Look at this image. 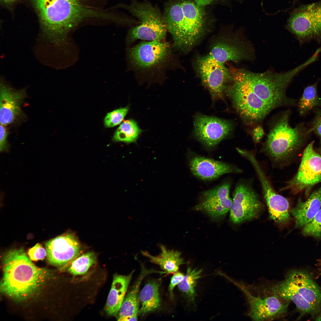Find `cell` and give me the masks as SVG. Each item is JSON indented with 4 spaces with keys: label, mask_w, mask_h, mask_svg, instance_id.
<instances>
[{
    "label": "cell",
    "mask_w": 321,
    "mask_h": 321,
    "mask_svg": "<svg viewBox=\"0 0 321 321\" xmlns=\"http://www.w3.org/2000/svg\"><path fill=\"white\" fill-rule=\"evenodd\" d=\"M232 80L226 91L243 123L251 127L259 124L273 110L295 106L288 97V86L302 70L300 66L284 72L268 70L255 73L229 66Z\"/></svg>",
    "instance_id": "6da1fadb"
},
{
    "label": "cell",
    "mask_w": 321,
    "mask_h": 321,
    "mask_svg": "<svg viewBox=\"0 0 321 321\" xmlns=\"http://www.w3.org/2000/svg\"><path fill=\"white\" fill-rule=\"evenodd\" d=\"M44 36L56 43L81 23L104 20L106 0H30Z\"/></svg>",
    "instance_id": "7a4b0ae2"
},
{
    "label": "cell",
    "mask_w": 321,
    "mask_h": 321,
    "mask_svg": "<svg viewBox=\"0 0 321 321\" xmlns=\"http://www.w3.org/2000/svg\"><path fill=\"white\" fill-rule=\"evenodd\" d=\"M206 7L194 0H167L164 3L163 18L173 46L179 51L189 52L209 31L213 19Z\"/></svg>",
    "instance_id": "3957f363"
},
{
    "label": "cell",
    "mask_w": 321,
    "mask_h": 321,
    "mask_svg": "<svg viewBox=\"0 0 321 321\" xmlns=\"http://www.w3.org/2000/svg\"><path fill=\"white\" fill-rule=\"evenodd\" d=\"M2 265L1 290L16 301H23L35 295L51 276L48 269L35 266L22 248L6 252Z\"/></svg>",
    "instance_id": "277c9868"
},
{
    "label": "cell",
    "mask_w": 321,
    "mask_h": 321,
    "mask_svg": "<svg viewBox=\"0 0 321 321\" xmlns=\"http://www.w3.org/2000/svg\"><path fill=\"white\" fill-rule=\"evenodd\" d=\"M290 112L287 110L273 122L262 148V151L274 166L287 165L312 132L303 122L292 127L289 123Z\"/></svg>",
    "instance_id": "5b68a950"
},
{
    "label": "cell",
    "mask_w": 321,
    "mask_h": 321,
    "mask_svg": "<svg viewBox=\"0 0 321 321\" xmlns=\"http://www.w3.org/2000/svg\"><path fill=\"white\" fill-rule=\"evenodd\" d=\"M173 48L165 40L142 42L127 50L129 66L139 78L150 83L162 82L175 64Z\"/></svg>",
    "instance_id": "8992f818"
},
{
    "label": "cell",
    "mask_w": 321,
    "mask_h": 321,
    "mask_svg": "<svg viewBox=\"0 0 321 321\" xmlns=\"http://www.w3.org/2000/svg\"><path fill=\"white\" fill-rule=\"evenodd\" d=\"M269 288L272 293L293 302L299 313L298 319L309 315L315 320L321 314V288L306 270H290L283 281Z\"/></svg>",
    "instance_id": "52a82bcc"
},
{
    "label": "cell",
    "mask_w": 321,
    "mask_h": 321,
    "mask_svg": "<svg viewBox=\"0 0 321 321\" xmlns=\"http://www.w3.org/2000/svg\"><path fill=\"white\" fill-rule=\"evenodd\" d=\"M119 7L128 10L141 21L140 24L132 27L128 31L126 38L128 44L138 40H165L168 31L163 14L157 6H153L147 1L131 0L128 4H119Z\"/></svg>",
    "instance_id": "ba28073f"
},
{
    "label": "cell",
    "mask_w": 321,
    "mask_h": 321,
    "mask_svg": "<svg viewBox=\"0 0 321 321\" xmlns=\"http://www.w3.org/2000/svg\"><path fill=\"white\" fill-rule=\"evenodd\" d=\"M310 142L304 150L297 173L280 191L289 190L293 194L304 191L307 197L313 187L321 182V155Z\"/></svg>",
    "instance_id": "9c48e42d"
},
{
    "label": "cell",
    "mask_w": 321,
    "mask_h": 321,
    "mask_svg": "<svg viewBox=\"0 0 321 321\" xmlns=\"http://www.w3.org/2000/svg\"><path fill=\"white\" fill-rule=\"evenodd\" d=\"M240 31L217 37L212 43L208 55L224 64L230 61L238 62L254 59V48Z\"/></svg>",
    "instance_id": "30bf717a"
},
{
    "label": "cell",
    "mask_w": 321,
    "mask_h": 321,
    "mask_svg": "<svg viewBox=\"0 0 321 321\" xmlns=\"http://www.w3.org/2000/svg\"><path fill=\"white\" fill-rule=\"evenodd\" d=\"M286 28L303 42L321 37V1L304 5L290 13Z\"/></svg>",
    "instance_id": "8fae6325"
},
{
    "label": "cell",
    "mask_w": 321,
    "mask_h": 321,
    "mask_svg": "<svg viewBox=\"0 0 321 321\" xmlns=\"http://www.w3.org/2000/svg\"><path fill=\"white\" fill-rule=\"evenodd\" d=\"M252 183L249 180H242L235 186L229 210L230 218L234 224L256 217L262 209V204Z\"/></svg>",
    "instance_id": "7c38bea8"
},
{
    "label": "cell",
    "mask_w": 321,
    "mask_h": 321,
    "mask_svg": "<svg viewBox=\"0 0 321 321\" xmlns=\"http://www.w3.org/2000/svg\"><path fill=\"white\" fill-rule=\"evenodd\" d=\"M196 71L204 86L214 100L221 98L232 80L229 69L209 55L198 58L195 62Z\"/></svg>",
    "instance_id": "4fadbf2b"
},
{
    "label": "cell",
    "mask_w": 321,
    "mask_h": 321,
    "mask_svg": "<svg viewBox=\"0 0 321 321\" xmlns=\"http://www.w3.org/2000/svg\"><path fill=\"white\" fill-rule=\"evenodd\" d=\"M230 280L245 295L249 307L248 315L252 320H274L283 317L287 313L290 302L272 293V295L263 297L254 296L242 285L231 279Z\"/></svg>",
    "instance_id": "5bb4252c"
},
{
    "label": "cell",
    "mask_w": 321,
    "mask_h": 321,
    "mask_svg": "<svg viewBox=\"0 0 321 321\" xmlns=\"http://www.w3.org/2000/svg\"><path fill=\"white\" fill-rule=\"evenodd\" d=\"M234 127L232 122L198 114L194 119V135L206 147H213L229 136Z\"/></svg>",
    "instance_id": "9a60e30c"
},
{
    "label": "cell",
    "mask_w": 321,
    "mask_h": 321,
    "mask_svg": "<svg viewBox=\"0 0 321 321\" xmlns=\"http://www.w3.org/2000/svg\"><path fill=\"white\" fill-rule=\"evenodd\" d=\"M45 245L48 262L59 267L69 265L81 251L80 243L72 233H65L48 240Z\"/></svg>",
    "instance_id": "2e32d148"
},
{
    "label": "cell",
    "mask_w": 321,
    "mask_h": 321,
    "mask_svg": "<svg viewBox=\"0 0 321 321\" xmlns=\"http://www.w3.org/2000/svg\"><path fill=\"white\" fill-rule=\"evenodd\" d=\"M27 95L25 89H16L2 81L0 86V123L7 125L26 119L22 108Z\"/></svg>",
    "instance_id": "e0dca14e"
},
{
    "label": "cell",
    "mask_w": 321,
    "mask_h": 321,
    "mask_svg": "<svg viewBox=\"0 0 321 321\" xmlns=\"http://www.w3.org/2000/svg\"><path fill=\"white\" fill-rule=\"evenodd\" d=\"M230 188V184L226 182L203 192L195 209L204 212L212 218L223 216L230 210L232 203L229 196Z\"/></svg>",
    "instance_id": "ac0fdd59"
},
{
    "label": "cell",
    "mask_w": 321,
    "mask_h": 321,
    "mask_svg": "<svg viewBox=\"0 0 321 321\" xmlns=\"http://www.w3.org/2000/svg\"><path fill=\"white\" fill-rule=\"evenodd\" d=\"M189 165L193 174L204 180H211L225 174L240 173L242 171L230 164L200 156L191 158Z\"/></svg>",
    "instance_id": "d6986e66"
},
{
    "label": "cell",
    "mask_w": 321,
    "mask_h": 321,
    "mask_svg": "<svg viewBox=\"0 0 321 321\" xmlns=\"http://www.w3.org/2000/svg\"><path fill=\"white\" fill-rule=\"evenodd\" d=\"M321 206V187L314 191L306 201L299 199L290 212L295 220V227H303L311 220Z\"/></svg>",
    "instance_id": "ffe728a7"
},
{
    "label": "cell",
    "mask_w": 321,
    "mask_h": 321,
    "mask_svg": "<svg viewBox=\"0 0 321 321\" xmlns=\"http://www.w3.org/2000/svg\"><path fill=\"white\" fill-rule=\"evenodd\" d=\"M134 272L127 275H114L104 309L107 315L114 316L118 314Z\"/></svg>",
    "instance_id": "44dd1931"
},
{
    "label": "cell",
    "mask_w": 321,
    "mask_h": 321,
    "mask_svg": "<svg viewBox=\"0 0 321 321\" xmlns=\"http://www.w3.org/2000/svg\"><path fill=\"white\" fill-rule=\"evenodd\" d=\"M154 273H165L166 272L153 269H147L144 266H141V272L137 279L125 297L118 313L117 319L138 315L140 303L139 292L140 284L146 276Z\"/></svg>",
    "instance_id": "7402d4cb"
},
{
    "label": "cell",
    "mask_w": 321,
    "mask_h": 321,
    "mask_svg": "<svg viewBox=\"0 0 321 321\" xmlns=\"http://www.w3.org/2000/svg\"><path fill=\"white\" fill-rule=\"evenodd\" d=\"M161 253L157 256L152 255L146 251H141L142 254L151 262L159 265L166 273H174L178 271L180 265L184 264L181 253L177 251L167 249L162 245L160 246Z\"/></svg>",
    "instance_id": "603a6c76"
},
{
    "label": "cell",
    "mask_w": 321,
    "mask_h": 321,
    "mask_svg": "<svg viewBox=\"0 0 321 321\" xmlns=\"http://www.w3.org/2000/svg\"><path fill=\"white\" fill-rule=\"evenodd\" d=\"M159 284L157 281H148L139 295L141 307L139 314L142 315L159 309L161 305L159 293Z\"/></svg>",
    "instance_id": "cb8c5ba5"
},
{
    "label": "cell",
    "mask_w": 321,
    "mask_h": 321,
    "mask_svg": "<svg viewBox=\"0 0 321 321\" xmlns=\"http://www.w3.org/2000/svg\"><path fill=\"white\" fill-rule=\"evenodd\" d=\"M142 132L136 122L130 119L124 121L115 132L113 140L127 144L136 142Z\"/></svg>",
    "instance_id": "d4e9b609"
},
{
    "label": "cell",
    "mask_w": 321,
    "mask_h": 321,
    "mask_svg": "<svg viewBox=\"0 0 321 321\" xmlns=\"http://www.w3.org/2000/svg\"><path fill=\"white\" fill-rule=\"evenodd\" d=\"M298 107L299 114L302 116L314 108H321V99L318 94L316 84L305 88L298 102Z\"/></svg>",
    "instance_id": "484cf974"
},
{
    "label": "cell",
    "mask_w": 321,
    "mask_h": 321,
    "mask_svg": "<svg viewBox=\"0 0 321 321\" xmlns=\"http://www.w3.org/2000/svg\"><path fill=\"white\" fill-rule=\"evenodd\" d=\"M202 269L192 268L188 267L186 273L182 281L177 286L188 300L190 302L194 301L196 296L195 287L197 280L201 276Z\"/></svg>",
    "instance_id": "4316f807"
},
{
    "label": "cell",
    "mask_w": 321,
    "mask_h": 321,
    "mask_svg": "<svg viewBox=\"0 0 321 321\" xmlns=\"http://www.w3.org/2000/svg\"><path fill=\"white\" fill-rule=\"evenodd\" d=\"M96 258V254L93 252L80 255L69 265L68 271L74 275H84L95 263Z\"/></svg>",
    "instance_id": "83f0119b"
},
{
    "label": "cell",
    "mask_w": 321,
    "mask_h": 321,
    "mask_svg": "<svg viewBox=\"0 0 321 321\" xmlns=\"http://www.w3.org/2000/svg\"><path fill=\"white\" fill-rule=\"evenodd\" d=\"M302 233L316 239L321 238V208L312 220L303 226Z\"/></svg>",
    "instance_id": "f1b7e54d"
},
{
    "label": "cell",
    "mask_w": 321,
    "mask_h": 321,
    "mask_svg": "<svg viewBox=\"0 0 321 321\" xmlns=\"http://www.w3.org/2000/svg\"><path fill=\"white\" fill-rule=\"evenodd\" d=\"M129 108V106H127L108 113L104 119L105 126L107 128H111L119 124L127 114Z\"/></svg>",
    "instance_id": "f546056e"
},
{
    "label": "cell",
    "mask_w": 321,
    "mask_h": 321,
    "mask_svg": "<svg viewBox=\"0 0 321 321\" xmlns=\"http://www.w3.org/2000/svg\"><path fill=\"white\" fill-rule=\"evenodd\" d=\"M314 117L311 123L310 128L319 137L321 144V108H313Z\"/></svg>",
    "instance_id": "4dcf8cb0"
},
{
    "label": "cell",
    "mask_w": 321,
    "mask_h": 321,
    "mask_svg": "<svg viewBox=\"0 0 321 321\" xmlns=\"http://www.w3.org/2000/svg\"><path fill=\"white\" fill-rule=\"evenodd\" d=\"M28 255L31 259L33 261L43 259L47 255L46 250L39 243L29 249Z\"/></svg>",
    "instance_id": "1f68e13d"
},
{
    "label": "cell",
    "mask_w": 321,
    "mask_h": 321,
    "mask_svg": "<svg viewBox=\"0 0 321 321\" xmlns=\"http://www.w3.org/2000/svg\"><path fill=\"white\" fill-rule=\"evenodd\" d=\"M6 126L0 125V151L1 152L9 151L10 145L7 140L9 132Z\"/></svg>",
    "instance_id": "d6a6232c"
},
{
    "label": "cell",
    "mask_w": 321,
    "mask_h": 321,
    "mask_svg": "<svg viewBox=\"0 0 321 321\" xmlns=\"http://www.w3.org/2000/svg\"><path fill=\"white\" fill-rule=\"evenodd\" d=\"M171 279L169 287V291L170 298H173V291L176 286H177L182 280L184 275L182 273L177 271L174 273Z\"/></svg>",
    "instance_id": "836d02e7"
},
{
    "label": "cell",
    "mask_w": 321,
    "mask_h": 321,
    "mask_svg": "<svg viewBox=\"0 0 321 321\" xmlns=\"http://www.w3.org/2000/svg\"><path fill=\"white\" fill-rule=\"evenodd\" d=\"M251 134L254 142L257 143L260 142L263 137L265 132L262 126L258 125L252 128Z\"/></svg>",
    "instance_id": "e575fe53"
},
{
    "label": "cell",
    "mask_w": 321,
    "mask_h": 321,
    "mask_svg": "<svg viewBox=\"0 0 321 321\" xmlns=\"http://www.w3.org/2000/svg\"><path fill=\"white\" fill-rule=\"evenodd\" d=\"M199 5L207 7L209 5L218 2L222 0H194ZM243 0H238L240 1Z\"/></svg>",
    "instance_id": "d590c367"
},
{
    "label": "cell",
    "mask_w": 321,
    "mask_h": 321,
    "mask_svg": "<svg viewBox=\"0 0 321 321\" xmlns=\"http://www.w3.org/2000/svg\"><path fill=\"white\" fill-rule=\"evenodd\" d=\"M3 3L6 5H10L16 2L18 0H0Z\"/></svg>",
    "instance_id": "8d00e7d4"
},
{
    "label": "cell",
    "mask_w": 321,
    "mask_h": 321,
    "mask_svg": "<svg viewBox=\"0 0 321 321\" xmlns=\"http://www.w3.org/2000/svg\"><path fill=\"white\" fill-rule=\"evenodd\" d=\"M315 320L317 321H321V314L318 316Z\"/></svg>",
    "instance_id": "74e56055"
},
{
    "label": "cell",
    "mask_w": 321,
    "mask_h": 321,
    "mask_svg": "<svg viewBox=\"0 0 321 321\" xmlns=\"http://www.w3.org/2000/svg\"><path fill=\"white\" fill-rule=\"evenodd\" d=\"M319 154L321 155V147L318 150Z\"/></svg>",
    "instance_id": "f35d334b"
},
{
    "label": "cell",
    "mask_w": 321,
    "mask_h": 321,
    "mask_svg": "<svg viewBox=\"0 0 321 321\" xmlns=\"http://www.w3.org/2000/svg\"><path fill=\"white\" fill-rule=\"evenodd\" d=\"M319 263H320V267L321 268V257L320 258V259H319Z\"/></svg>",
    "instance_id": "ab89813d"
}]
</instances>
